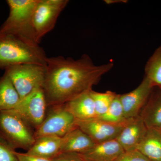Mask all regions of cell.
<instances>
[{
  "label": "cell",
  "instance_id": "15",
  "mask_svg": "<svg viewBox=\"0 0 161 161\" xmlns=\"http://www.w3.org/2000/svg\"><path fill=\"white\" fill-rule=\"evenodd\" d=\"M95 144L88 136L76 127L64 136L60 153H83Z\"/></svg>",
  "mask_w": 161,
  "mask_h": 161
},
{
  "label": "cell",
  "instance_id": "20",
  "mask_svg": "<svg viewBox=\"0 0 161 161\" xmlns=\"http://www.w3.org/2000/svg\"><path fill=\"white\" fill-rule=\"evenodd\" d=\"M90 94L94 101L97 117L103 115L107 112L117 95L111 91L100 93L93 90L90 91Z\"/></svg>",
  "mask_w": 161,
  "mask_h": 161
},
{
  "label": "cell",
  "instance_id": "9",
  "mask_svg": "<svg viewBox=\"0 0 161 161\" xmlns=\"http://www.w3.org/2000/svg\"><path fill=\"white\" fill-rule=\"evenodd\" d=\"M128 119L121 123L115 124L96 117L86 120H76L75 126L88 136L95 144H98L116 139Z\"/></svg>",
  "mask_w": 161,
  "mask_h": 161
},
{
  "label": "cell",
  "instance_id": "18",
  "mask_svg": "<svg viewBox=\"0 0 161 161\" xmlns=\"http://www.w3.org/2000/svg\"><path fill=\"white\" fill-rule=\"evenodd\" d=\"M20 101L19 95L5 73L0 78V112L14 109Z\"/></svg>",
  "mask_w": 161,
  "mask_h": 161
},
{
  "label": "cell",
  "instance_id": "7",
  "mask_svg": "<svg viewBox=\"0 0 161 161\" xmlns=\"http://www.w3.org/2000/svg\"><path fill=\"white\" fill-rule=\"evenodd\" d=\"M50 107V111L34 132L35 139L46 136L64 137L76 127V119L64 104Z\"/></svg>",
  "mask_w": 161,
  "mask_h": 161
},
{
  "label": "cell",
  "instance_id": "12",
  "mask_svg": "<svg viewBox=\"0 0 161 161\" xmlns=\"http://www.w3.org/2000/svg\"><path fill=\"white\" fill-rule=\"evenodd\" d=\"M125 152L116 139L96 144L86 152L78 153L85 161H116Z\"/></svg>",
  "mask_w": 161,
  "mask_h": 161
},
{
  "label": "cell",
  "instance_id": "3",
  "mask_svg": "<svg viewBox=\"0 0 161 161\" xmlns=\"http://www.w3.org/2000/svg\"><path fill=\"white\" fill-rule=\"evenodd\" d=\"M39 1H6L9 8V15L0 27V34L14 35L35 41L32 28V19Z\"/></svg>",
  "mask_w": 161,
  "mask_h": 161
},
{
  "label": "cell",
  "instance_id": "8",
  "mask_svg": "<svg viewBox=\"0 0 161 161\" xmlns=\"http://www.w3.org/2000/svg\"><path fill=\"white\" fill-rule=\"evenodd\" d=\"M47 107L44 91L40 88L21 99L14 110L31 126L36 130L45 118Z\"/></svg>",
  "mask_w": 161,
  "mask_h": 161
},
{
  "label": "cell",
  "instance_id": "24",
  "mask_svg": "<svg viewBox=\"0 0 161 161\" xmlns=\"http://www.w3.org/2000/svg\"><path fill=\"white\" fill-rule=\"evenodd\" d=\"M53 161H84L78 153H59Z\"/></svg>",
  "mask_w": 161,
  "mask_h": 161
},
{
  "label": "cell",
  "instance_id": "19",
  "mask_svg": "<svg viewBox=\"0 0 161 161\" xmlns=\"http://www.w3.org/2000/svg\"><path fill=\"white\" fill-rule=\"evenodd\" d=\"M145 77L151 81L154 86L161 88V45L157 48L145 67Z\"/></svg>",
  "mask_w": 161,
  "mask_h": 161
},
{
  "label": "cell",
  "instance_id": "11",
  "mask_svg": "<svg viewBox=\"0 0 161 161\" xmlns=\"http://www.w3.org/2000/svg\"><path fill=\"white\" fill-rule=\"evenodd\" d=\"M148 128L140 115L128 119L116 139L125 151L136 150Z\"/></svg>",
  "mask_w": 161,
  "mask_h": 161
},
{
  "label": "cell",
  "instance_id": "23",
  "mask_svg": "<svg viewBox=\"0 0 161 161\" xmlns=\"http://www.w3.org/2000/svg\"><path fill=\"white\" fill-rule=\"evenodd\" d=\"M116 161H151L138 150L125 151Z\"/></svg>",
  "mask_w": 161,
  "mask_h": 161
},
{
  "label": "cell",
  "instance_id": "5",
  "mask_svg": "<svg viewBox=\"0 0 161 161\" xmlns=\"http://www.w3.org/2000/svg\"><path fill=\"white\" fill-rule=\"evenodd\" d=\"M5 73L11 80L21 100L35 90L43 89L46 66L35 64H19L7 68Z\"/></svg>",
  "mask_w": 161,
  "mask_h": 161
},
{
  "label": "cell",
  "instance_id": "22",
  "mask_svg": "<svg viewBox=\"0 0 161 161\" xmlns=\"http://www.w3.org/2000/svg\"><path fill=\"white\" fill-rule=\"evenodd\" d=\"M0 161H19L15 150L0 134Z\"/></svg>",
  "mask_w": 161,
  "mask_h": 161
},
{
  "label": "cell",
  "instance_id": "26",
  "mask_svg": "<svg viewBox=\"0 0 161 161\" xmlns=\"http://www.w3.org/2000/svg\"></svg>",
  "mask_w": 161,
  "mask_h": 161
},
{
  "label": "cell",
  "instance_id": "17",
  "mask_svg": "<svg viewBox=\"0 0 161 161\" xmlns=\"http://www.w3.org/2000/svg\"><path fill=\"white\" fill-rule=\"evenodd\" d=\"M139 115L148 129L161 130V92L150 95Z\"/></svg>",
  "mask_w": 161,
  "mask_h": 161
},
{
  "label": "cell",
  "instance_id": "21",
  "mask_svg": "<svg viewBox=\"0 0 161 161\" xmlns=\"http://www.w3.org/2000/svg\"><path fill=\"white\" fill-rule=\"evenodd\" d=\"M97 118L107 122L115 124L121 123L126 120L124 115V109L119 95L116 96L107 112Z\"/></svg>",
  "mask_w": 161,
  "mask_h": 161
},
{
  "label": "cell",
  "instance_id": "14",
  "mask_svg": "<svg viewBox=\"0 0 161 161\" xmlns=\"http://www.w3.org/2000/svg\"><path fill=\"white\" fill-rule=\"evenodd\" d=\"M63 141V137L50 136H40L35 139L34 143L26 153L52 160L60 153Z\"/></svg>",
  "mask_w": 161,
  "mask_h": 161
},
{
  "label": "cell",
  "instance_id": "13",
  "mask_svg": "<svg viewBox=\"0 0 161 161\" xmlns=\"http://www.w3.org/2000/svg\"><path fill=\"white\" fill-rule=\"evenodd\" d=\"M90 91L85 92L64 104L65 108L76 120H86L97 117Z\"/></svg>",
  "mask_w": 161,
  "mask_h": 161
},
{
  "label": "cell",
  "instance_id": "2",
  "mask_svg": "<svg viewBox=\"0 0 161 161\" xmlns=\"http://www.w3.org/2000/svg\"><path fill=\"white\" fill-rule=\"evenodd\" d=\"M33 40L12 34H0V69L25 64L46 66L45 52Z\"/></svg>",
  "mask_w": 161,
  "mask_h": 161
},
{
  "label": "cell",
  "instance_id": "16",
  "mask_svg": "<svg viewBox=\"0 0 161 161\" xmlns=\"http://www.w3.org/2000/svg\"><path fill=\"white\" fill-rule=\"evenodd\" d=\"M136 150L151 161H161V130L147 129Z\"/></svg>",
  "mask_w": 161,
  "mask_h": 161
},
{
  "label": "cell",
  "instance_id": "1",
  "mask_svg": "<svg viewBox=\"0 0 161 161\" xmlns=\"http://www.w3.org/2000/svg\"><path fill=\"white\" fill-rule=\"evenodd\" d=\"M113 66L112 62L95 65L87 55L77 60L62 56L47 58L43 86L47 107L64 104L89 92Z\"/></svg>",
  "mask_w": 161,
  "mask_h": 161
},
{
  "label": "cell",
  "instance_id": "10",
  "mask_svg": "<svg viewBox=\"0 0 161 161\" xmlns=\"http://www.w3.org/2000/svg\"><path fill=\"white\" fill-rule=\"evenodd\" d=\"M154 85L145 77L136 88L129 93L119 95L126 119L139 116L153 92Z\"/></svg>",
  "mask_w": 161,
  "mask_h": 161
},
{
  "label": "cell",
  "instance_id": "4",
  "mask_svg": "<svg viewBox=\"0 0 161 161\" xmlns=\"http://www.w3.org/2000/svg\"><path fill=\"white\" fill-rule=\"evenodd\" d=\"M31 127L14 109L0 112V134L15 150L31 148L35 142Z\"/></svg>",
  "mask_w": 161,
  "mask_h": 161
},
{
  "label": "cell",
  "instance_id": "25",
  "mask_svg": "<svg viewBox=\"0 0 161 161\" xmlns=\"http://www.w3.org/2000/svg\"><path fill=\"white\" fill-rule=\"evenodd\" d=\"M16 155L19 161H53L51 159L30 155L26 153L16 152Z\"/></svg>",
  "mask_w": 161,
  "mask_h": 161
},
{
  "label": "cell",
  "instance_id": "6",
  "mask_svg": "<svg viewBox=\"0 0 161 161\" xmlns=\"http://www.w3.org/2000/svg\"><path fill=\"white\" fill-rule=\"evenodd\" d=\"M68 3L67 0H39L32 19L33 33L37 43L39 44L42 38L53 29Z\"/></svg>",
  "mask_w": 161,
  "mask_h": 161
}]
</instances>
